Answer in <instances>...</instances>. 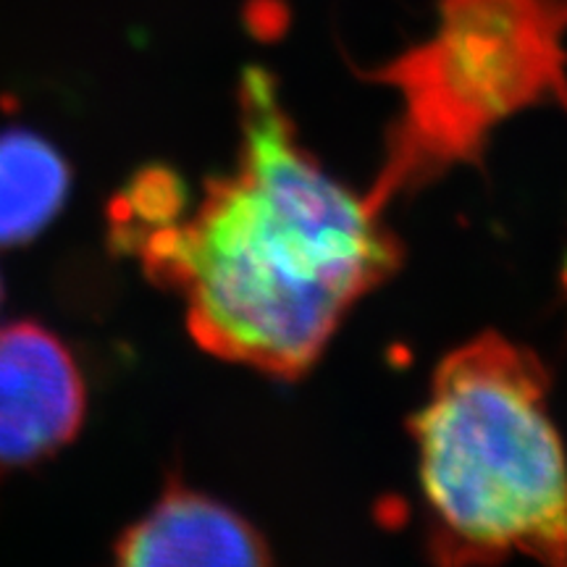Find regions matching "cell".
Returning a JSON list of instances; mask_svg holds the SVG:
<instances>
[{
    "label": "cell",
    "instance_id": "cell-1",
    "mask_svg": "<svg viewBox=\"0 0 567 567\" xmlns=\"http://www.w3.org/2000/svg\"><path fill=\"white\" fill-rule=\"evenodd\" d=\"M237 105L231 172L205 179L189 213L116 245L182 297L205 352L292 381L354 305L400 271L402 243L302 145L266 69H245Z\"/></svg>",
    "mask_w": 567,
    "mask_h": 567
},
{
    "label": "cell",
    "instance_id": "cell-2",
    "mask_svg": "<svg viewBox=\"0 0 567 567\" xmlns=\"http://www.w3.org/2000/svg\"><path fill=\"white\" fill-rule=\"evenodd\" d=\"M410 434L439 565L520 555L567 567V455L534 350L494 331L460 344Z\"/></svg>",
    "mask_w": 567,
    "mask_h": 567
},
{
    "label": "cell",
    "instance_id": "cell-3",
    "mask_svg": "<svg viewBox=\"0 0 567 567\" xmlns=\"http://www.w3.org/2000/svg\"><path fill=\"white\" fill-rule=\"evenodd\" d=\"M358 76L400 95L363 193L384 213L455 168L481 166L492 134L517 113H567V0H439L429 38Z\"/></svg>",
    "mask_w": 567,
    "mask_h": 567
},
{
    "label": "cell",
    "instance_id": "cell-4",
    "mask_svg": "<svg viewBox=\"0 0 567 567\" xmlns=\"http://www.w3.org/2000/svg\"><path fill=\"white\" fill-rule=\"evenodd\" d=\"M87 389L59 337L40 323L0 329V476L55 455L80 434Z\"/></svg>",
    "mask_w": 567,
    "mask_h": 567
},
{
    "label": "cell",
    "instance_id": "cell-5",
    "mask_svg": "<svg viewBox=\"0 0 567 567\" xmlns=\"http://www.w3.org/2000/svg\"><path fill=\"white\" fill-rule=\"evenodd\" d=\"M122 565H268L271 549L237 509L172 481L113 544Z\"/></svg>",
    "mask_w": 567,
    "mask_h": 567
},
{
    "label": "cell",
    "instance_id": "cell-6",
    "mask_svg": "<svg viewBox=\"0 0 567 567\" xmlns=\"http://www.w3.org/2000/svg\"><path fill=\"white\" fill-rule=\"evenodd\" d=\"M69 166L51 142L27 130L0 132V247L30 243L59 216Z\"/></svg>",
    "mask_w": 567,
    "mask_h": 567
},
{
    "label": "cell",
    "instance_id": "cell-7",
    "mask_svg": "<svg viewBox=\"0 0 567 567\" xmlns=\"http://www.w3.org/2000/svg\"><path fill=\"white\" fill-rule=\"evenodd\" d=\"M0 300H3V287H0Z\"/></svg>",
    "mask_w": 567,
    "mask_h": 567
}]
</instances>
